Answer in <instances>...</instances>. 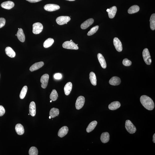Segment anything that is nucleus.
I'll use <instances>...</instances> for the list:
<instances>
[{
  "label": "nucleus",
  "instance_id": "obj_3",
  "mask_svg": "<svg viewBox=\"0 0 155 155\" xmlns=\"http://www.w3.org/2000/svg\"><path fill=\"white\" fill-rule=\"evenodd\" d=\"M143 56L145 62L147 65H150L152 62V59L149 50L145 48L143 51Z\"/></svg>",
  "mask_w": 155,
  "mask_h": 155
},
{
  "label": "nucleus",
  "instance_id": "obj_36",
  "mask_svg": "<svg viewBox=\"0 0 155 155\" xmlns=\"http://www.w3.org/2000/svg\"><path fill=\"white\" fill-rule=\"evenodd\" d=\"M5 19L3 18H0V28L3 27L5 25Z\"/></svg>",
  "mask_w": 155,
  "mask_h": 155
},
{
  "label": "nucleus",
  "instance_id": "obj_39",
  "mask_svg": "<svg viewBox=\"0 0 155 155\" xmlns=\"http://www.w3.org/2000/svg\"><path fill=\"white\" fill-rule=\"evenodd\" d=\"M26 0L30 3H34L38 2L41 1L42 0Z\"/></svg>",
  "mask_w": 155,
  "mask_h": 155
},
{
  "label": "nucleus",
  "instance_id": "obj_14",
  "mask_svg": "<svg viewBox=\"0 0 155 155\" xmlns=\"http://www.w3.org/2000/svg\"><path fill=\"white\" fill-rule=\"evenodd\" d=\"M44 63L43 62H40L36 63L32 65L30 67L29 70L30 71L33 72L41 68L44 66Z\"/></svg>",
  "mask_w": 155,
  "mask_h": 155
},
{
  "label": "nucleus",
  "instance_id": "obj_24",
  "mask_svg": "<svg viewBox=\"0 0 155 155\" xmlns=\"http://www.w3.org/2000/svg\"><path fill=\"white\" fill-rule=\"evenodd\" d=\"M109 9V10L108 13L109 18H114L117 11V7L116 6H114Z\"/></svg>",
  "mask_w": 155,
  "mask_h": 155
},
{
  "label": "nucleus",
  "instance_id": "obj_46",
  "mask_svg": "<svg viewBox=\"0 0 155 155\" xmlns=\"http://www.w3.org/2000/svg\"><path fill=\"white\" fill-rule=\"evenodd\" d=\"M15 35H16V36H17V34H16Z\"/></svg>",
  "mask_w": 155,
  "mask_h": 155
},
{
  "label": "nucleus",
  "instance_id": "obj_38",
  "mask_svg": "<svg viewBox=\"0 0 155 155\" xmlns=\"http://www.w3.org/2000/svg\"><path fill=\"white\" fill-rule=\"evenodd\" d=\"M54 77L55 79H60L62 78V75L60 73H56L54 74Z\"/></svg>",
  "mask_w": 155,
  "mask_h": 155
},
{
  "label": "nucleus",
  "instance_id": "obj_4",
  "mask_svg": "<svg viewBox=\"0 0 155 155\" xmlns=\"http://www.w3.org/2000/svg\"><path fill=\"white\" fill-rule=\"evenodd\" d=\"M64 48L68 49L78 50L79 49L77 45L73 42L66 41L62 45Z\"/></svg>",
  "mask_w": 155,
  "mask_h": 155
},
{
  "label": "nucleus",
  "instance_id": "obj_25",
  "mask_svg": "<svg viewBox=\"0 0 155 155\" xmlns=\"http://www.w3.org/2000/svg\"><path fill=\"white\" fill-rule=\"evenodd\" d=\"M97 122L96 121L92 122L90 123L86 129V131L88 133L93 131L97 125Z\"/></svg>",
  "mask_w": 155,
  "mask_h": 155
},
{
  "label": "nucleus",
  "instance_id": "obj_7",
  "mask_svg": "<svg viewBox=\"0 0 155 155\" xmlns=\"http://www.w3.org/2000/svg\"><path fill=\"white\" fill-rule=\"evenodd\" d=\"M85 99L83 96H80L78 97L76 100L75 106L76 109L79 110L83 108L85 104Z\"/></svg>",
  "mask_w": 155,
  "mask_h": 155
},
{
  "label": "nucleus",
  "instance_id": "obj_20",
  "mask_svg": "<svg viewBox=\"0 0 155 155\" xmlns=\"http://www.w3.org/2000/svg\"><path fill=\"white\" fill-rule=\"evenodd\" d=\"M120 103L118 101L112 102L109 105L108 108L110 110H114L120 108Z\"/></svg>",
  "mask_w": 155,
  "mask_h": 155
},
{
  "label": "nucleus",
  "instance_id": "obj_9",
  "mask_svg": "<svg viewBox=\"0 0 155 155\" xmlns=\"http://www.w3.org/2000/svg\"><path fill=\"white\" fill-rule=\"evenodd\" d=\"M60 6L58 5L53 4H49L46 5L44 8L46 11H52L58 10L60 8Z\"/></svg>",
  "mask_w": 155,
  "mask_h": 155
},
{
  "label": "nucleus",
  "instance_id": "obj_30",
  "mask_svg": "<svg viewBox=\"0 0 155 155\" xmlns=\"http://www.w3.org/2000/svg\"><path fill=\"white\" fill-rule=\"evenodd\" d=\"M150 26L151 29L154 30L155 29V14H153L151 15L150 20Z\"/></svg>",
  "mask_w": 155,
  "mask_h": 155
},
{
  "label": "nucleus",
  "instance_id": "obj_18",
  "mask_svg": "<svg viewBox=\"0 0 155 155\" xmlns=\"http://www.w3.org/2000/svg\"><path fill=\"white\" fill-rule=\"evenodd\" d=\"M15 129L17 134L21 135L23 134L24 130L23 126L21 124H18L15 126Z\"/></svg>",
  "mask_w": 155,
  "mask_h": 155
},
{
  "label": "nucleus",
  "instance_id": "obj_42",
  "mask_svg": "<svg viewBox=\"0 0 155 155\" xmlns=\"http://www.w3.org/2000/svg\"><path fill=\"white\" fill-rule=\"evenodd\" d=\"M49 119H51V117L50 116H49Z\"/></svg>",
  "mask_w": 155,
  "mask_h": 155
},
{
  "label": "nucleus",
  "instance_id": "obj_34",
  "mask_svg": "<svg viewBox=\"0 0 155 155\" xmlns=\"http://www.w3.org/2000/svg\"><path fill=\"white\" fill-rule=\"evenodd\" d=\"M99 28V26L98 25L93 27L88 32L87 34V35L88 36H91L93 35V34H94L98 30Z\"/></svg>",
  "mask_w": 155,
  "mask_h": 155
},
{
  "label": "nucleus",
  "instance_id": "obj_15",
  "mask_svg": "<svg viewBox=\"0 0 155 155\" xmlns=\"http://www.w3.org/2000/svg\"><path fill=\"white\" fill-rule=\"evenodd\" d=\"M97 57L102 67L104 69L106 68L107 67L106 63L102 55L100 53H99L97 55Z\"/></svg>",
  "mask_w": 155,
  "mask_h": 155
},
{
  "label": "nucleus",
  "instance_id": "obj_43",
  "mask_svg": "<svg viewBox=\"0 0 155 155\" xmlns=\"http://www.w3.org/2000/svg\"><path fill=\"white\" fill-rule=\"evenodd\" d=\"M52 101L51 100L50 101V102H52Z\"/></svg>",
  "mask_w": 155,
  "mask_h": 155
},
{
  "label": "nucleus",
  "instance_id": "obj_19",
  "mask_svg": "<svg viewBox=\"0 0 155 155\" xmlns=\"http://www.w3.org/2000/svg\"><path fill=\"white\" fill-rule=\"evenodd\" d=\"M30 114L32 116H35L36 114V108L35 103L32 101L30 103L29 107Z\"/></svg>",
  "mask_w": 155,
  "mask_h": 155
},
{
  "label": "nucleus",
  "instance_id": "obj_17",
  "mask_svg": "<svg viewBox=\"0 0 155 155\" xmlns=\"http://www.w3.org/2000/svg\"><path fill=\"white\" fill-rule=\"evenodd\" d=\"M110 135L108 132L103 133L101 135L100 139L102 143H107L108 142L110 139Z\"/></svg>",
  "mask_w": 155,
  "mask_h": 155
},
{
  "label": "nucleus",
  "instance_id": "obj_2",
  "mask_svg": "<svg viewBox=\"0 0 155 155\" xmlns=\"http://www.w3.org/2000/svg\"><path fill=\"white\" fill-rule=\"evenodd\" d=\"M125 128L127 131L131 134L135 133L137 131L135 126L129 120H127L126 121Z\"/></svg>",
  "mask_w": 155,
  "mask_h": 155
},
{
  "label": "nucleus",
  "instance_id": "obj_12",
  "mask_svg": "<svg viewBox=\"0 0 155 155\" xmlns=\"http://www.w3.org/2000/svg\"><path fill=\"white\" fill-rule=\"evenodd\" d=\"M94 22V20L93 18H91L86 20L84 22L81 24L80 27L81 28L83 29H85L88 27H89Z\"/></svg>",
  "mask_w": 155,
  "mask_h": 155
},
{
  "label": "nucleus",
  "instance_id": "obj_26",
  "mask_svg": "<svg viewBox=\"0 0 155 155\" xmlns=\"http://www.w3.org/2000/svg\"><path fill=\"white\" fill-rule=\"evenodd\" d=\"M59 110L58 109L53 108L51 109L49 112V116L51 118H54L58 116L59 114Z\"/></svg>",
  "mask_w": 155,
  "mask_h": 155
},
{
  "label": "nucleus",
  "instance_id": "obj_33",
  "mask_svg": "<svg viewBox=\"0 0 155 155\" xmlns=\"http://www.w3.org/2000/svg\"><path fill=\"white\" fill-rule=\"evenodd\" d=\"M28 153L29 155H37L38 154V149L35 147H31Z\"/></svg>",
  "mask_w": 155,
  "mask_h": 155
},
{
  "label": "nucleus",
  "instance_id": "obj_23",
  "mask_svg": "<svg viewBox=\"0 0 155 155\" xmlns=\"http://www.w3.org/2000/svg\"><path fill=\"white\" fill-rule=\"evenodd\" d=\"M6 54L9 57L13 58L16 56V53L10 47H7L5 50Z\"/></svg>",
  "mask_w": 155,
  "mask_h": 155
},
{
  "label": "nucleus",
  "instance_id": "obj_21",
  "mask_svg": "<svg viewBox=\"0 0 155 155\" xmlns=\"http://www.w3.org/2000/svg\"><path fill=\"white\" fill-rule=\"evenodd\" d=\"M72 85L71 82H69L66 84L64 88L65 94L66 95H69L72 91Z\"/></svg>",
  "mask_w": 155,
  "mask_h": 155
},
{
  "label": "nucleus",
  "instance_id": "obj_1",
  "mask_svg": "<svg viewBox=\"0 0 155 155\" xmlns=\"http://www.w3.org/2000/svg\"><path fill=\"white\" fill-rule=\"evenodd\" d=\"M140 100L142 104L147 110L151 111L154 109V102L150 97L147 95H143L141 97Z\"/></svg>",
  "mask_w": 155,
  "mask_h": 155
},
{
  "label": "nucleus",
  "instance_id": "obj_35",
  "mask_svg": "<svg viewBox=\"0 0 155 155\" xmlns=\"http://www.w3.org/2000/svg\"><path fill=\"white\" fill-rule=\"evenodd\" d=\"M123 64L126 66H131L132 63L131 61L127 58L124 59L122 62Z\"/></svg>",
  "mask_w": 155,
  "mask_h": 155
},
{
  "label": "nucleus",
  "instance_id": "obj_5",
  "mask_svg": "<svg viewBox=\"0 0 155 155\" xmlns=\"http://www.w3.org/2000/svg\"><path fill=\"white\" fill-rule=\"evenodd\" d=\"M32 32L35 34H39L42 31L43 29V25L39 22L35 23L32 25Z\"/></svg>",
  "mask_w": 155,
  "mask_h": 155
},
{
  "label": "nucleus",
  "instance_id": "obj_44",
  "mask_svg": "<svg viewBox=\"0 0 155 155\" xmlns=\"http://www.w3.org/2000/svg\"><path fill=\"white\" fill-rule=\"evenodd\" d=\"M70 41H72V40H70Z\"/></svg>",
  "mask_w": 155,
  "mask_h": 155
},
{
  "label": "nucleus",
  "instance_id": "obj_27",
  "mask_svg": "<svg viewBox=\"0 0 155 155\" xmlns=\"http://www.w3.org/2000/svg\"><path fill=\"white\" fill-rule=\"evenodd\" d=\"M89 79L92 85L94 86L97 85V78L95 74L93 72L90 73L89 74Z\"/></svg>",
  "mask_w": 155,
  "mask_h": 155
},
{
  "label": "nucleus",
  "instance_id": "obj_45",
  "mask_svg": "<svg viewBox=\"0 0 155 155\" xmlns=\"http://www.w3.org/2000/svg\"><path fill=\"white\" fill-rule=\"evenodd\" d=\"M30 115V114H28V115Z\"/></svg>",
  "mask_w": 155,
  "mask_h": 155
},
{
  "label": "nucleus",
  "instance_id": "obj_32",
  "mask_svg": "<svg viewBox=\"0 0 155 155\" xmlns=\"http://www.w3.org/2000/svg\"><path fill=\"white\" fill-rule=\"evenodd\" d=\"M28 88L26 86H24L22 88L20 92V97L21 99H23L26 95L27 92Z\"/></svg>",
  "mask_w": 155,
  "mask_h": 155
},
{
  "label": "nucleus",
  "instance_id": "obj_40",
  "mask_svg": "<svg viewBox=\"0 0 155 155\" xmlns=\"http://www.w3.org/2000/svg\"><path fill=\"white\" fill-rule=\"evenodd\" d=\"M153 142L154 143H155V134H154L153 136Z\"/></svg>",
  "mask_w": 155,
  "mask_h": 155
},
{
  "label": "nucleus",
  "instance_id": "obj_29",
  "mask_svg": "<svg viewBox=\"0 0 155 155\" xmlns=\"http://www.w3.org/2000/svg\"><path fill=\"white\" fill-rule=\"evenodd\" d=\"M140 9L139 7L136 5L132 6L128 9V12L130 14H133L138 11Z\"/></svg>",
  "mask_w": 155,
  "mask_h": 155
},
{
  "label": "nucleus",
  "instance_id": "obj_13",
  "mask_svg": "<svg viewBox=\"0 0 155 155\" xmlns=\"http://www.w3.org/2000/svg\"><path fill=\"white\" fill-rule=\"evenodd\" d=\"M69 129L66 126H64L59 130L58 135L59 137L62 138L65 136L68 133Z\"/></svg>",
  "mask_w": 155,
  "mask_h": 155
},
{
  "label": "nucleus",
  "instance_id": "obj_37",
  "mask_svg": "<svg viewBox=\"0 0 155 155\" xmlns=\"http://www.w3.org/2000/svg\"><path fill=\"white\" fill-rule=\"evenodd\" d=\"M5 113V109L4 107L2 106H0V116L3 115Z\"/></svg>",
  "mask_w": 155,
  "mask_h": 155
},
{
  "label": "nucleus",
  "instance_id": "obj_11",
  "mask_svg": "<svg viewBox=\"0 0 155 155\" xmlns=\"http://www.w3.org/2000/svg\"><path fill=\"white\" fill-rule=\"evenodd\" d=\"M14 3L13 1H8L4 2L1 4L2 8L7 9H10L14 6Z\"/></svg>",
  "mask_w": 155,
  "mask_h": 155
},
{
  "label": "nucleus",
  "instance_id": "obj_8",
  "mask_svg": "<svg viewBox=\"0 0 155 155\" xmlns=\"http://www.w3.org/2000/svg\"><path fill=\"white\" fill-rule=\"evenodd\" d=\"M49 76L48 74H45L42 76L40 79L41 83V87L43 89H45L47 87L48 84Z\"/></svg>",
  "mask_w": 155,
  "mask_h": 155
},
{
  "label": "nucleus",
  "instance_id": "obj_16",
  "mask_svg": "<svg viewBox=\"0 0 155 155\" xmlns=\"http://www.w3.org/2000/svg\"><path fill=\"white\" fill-rule=\"evenodd\" d=\"M109 83L111 85H118L121 83V80L119 77L117 76H114L111 78Z\"/></svg>",
  "mask_w": 155,
  "mask_h": 155
},
{
  "label": "nucleus",
  "instance_id": "obj_6",
  "mask_svg": "<svg viewBox=\"0 0 155 155\" xmlns=\"http://www.w3.org/2000/svg\"><path fill=\"white\" fill-rule=\"evenodd\" d=\"M71 18L68 16H59L57 18L56 22L57 23L60 25H62L65 24H67Z\"/></svg>",
  "mask_w": 155,
  "mask_h": 155
},
{
  "label": "nucleus",
  "instance_id": "obj_31",
  "mask_svg": "<svg viewBox=\"0 0 155 155\" xmlns=\"http://www.w3.org/2000/svg\"><path fill=\"white\" fill-rule=\"evenodd\" d=\"M58 97V94L56 90L53 89L50 95V98L52 101H56Z\"/></svg>",
  "mask_w": 155,
  "mask_h": 155
},
{
  "label": "nucleus",
  "instance_id": "obj_28",
  "mask_svg": "<svg viewBox=\"0 0 155 155\" xmlns=\"http://www.w3.org/2000/svg\"><path fill=\"white\" fill-rule=\"evenodd\" d=\"M54 42V40L52 38H49L46 40L43 43V46L45 48H47L53 45Z\"/></svg>",
  "mask_w": 155,
  "mask_h": 155
},
{
  "label": "nucleus",
  "instance_id": "obj_41",
  "mask_svg": "<svg viewBox=\"0 0 155 155\" xmlns=\"http://www.w3.org/2000/svg\"><path fill=\"white\" fill-rule=\"evenodd\" d=\"M68 0L69 1H74L75 0Z\"/></svg>",
  "mask_w": 155,
  "mask_h": 155
},
{
  "label": "nucleus",
  "instance_id": "obj_10",
  "mask_svg": "<svg viewBox=\"0 0 155 155\" xmlns=\"http://www.w3.org/2000/svg\"><path fill=\"white\" fill-rule=\"evenodd\" d=\"M113 43L115 47L118 52H121L122 50V46L121 42L117 37L114 38Z\"/></svg>",
  "mask_w": 155,
  "mask_h": 155
},
{
  "label": "nucleus",
  "instance_id": "obj_22",
  "mask_svg": "<svg viewBox=\"0 0 155 155\" xmlns=\"http://www.w3.org/2000/svg\"><path fill=\"white\" fill-rule=\"evenodd\" d=\"M16 34L19 40L22 42H24L25 40V36L22 28L19 29Z\"/></svg>",
  "mask_w": 155,
  "mask_h": 155
}]
</instances>
